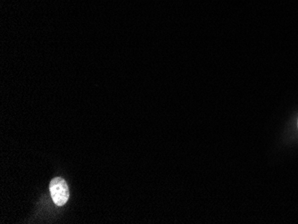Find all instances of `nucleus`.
<instances>
[{
	"mask_svg": "<svg viewBox=\"0 0 298 224\" xmlns=\"http://www.w3.org/2000/svg\"><path fill=\"white\" fill-rule=\"evenodd\" d=\"M50 194L56 206H62L69 199V188L66 181L62 178H54L50 185Z\"/></svg>",
	"mask_w": 298,
	"mask_h": 224,
	"instance_id": "1",
	"label": "nucleus"
}]
</instances>
